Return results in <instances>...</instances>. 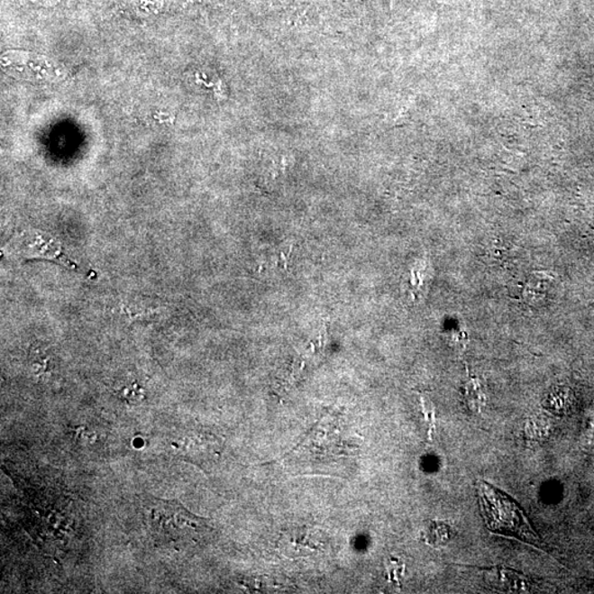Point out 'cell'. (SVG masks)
<instances>
[{"instance_id": "obj_7", "label": "cell", "mask_w": 594, "mask_h": 594, "mask_svg": "<svg viewBox=\"0 0 594 594\" xmlns=\"http://www.w3.org/2000/svg\"><path fill=\"white\" fill-rule=\"evenodd\" d=\"M451 529L445 524L433 523L432 527L428 529V543L432 545H445L451 539Z\"/></svg>"}, {"instance_id": "obj_3", "label": "cell", "mask_w": 594, "mask_h": 594, "mask_svg": "<svg viewBox=\"0 0 594 594\" xmlns=\"http://www.w3.org/2000/svg\"><path fill=\"white\" fill-rule=\"evenodd\" d=\"M179 455L197 466L216 461L221 455L222 443L217 436L207 432L194 431L186 434L176 443Z\"/></svg>"}, {"instance_id": "obj_6", "label": "cell", "mask_w": 594, "mask_h": 594, "mask_svg": "<svg viewBox=\"0 0 594 594\" xmlns=\"http://www.w3.org/2000/svg\"><path fill=\"white\" fill-rule=\"evenodd\" d=\"M464 399L473 413L480 414L487 404L486 392L480 379L471 377L464 384Z\"/></svg>"}, {"instance_id": "obj_1", "label": "cell", "mask_w": 594, "mask_h": 594, "mask_svg": "<svg viewBox=\"0 0 594 594\" xmlns=\"http://www.w3.org/2000/svg\"><path fill=\"white\" fill-rule=\"evenodd\" d=\"M144 517L150 531L162 542L201 543L213 532L206 518L196 516L178 501L151 498L144 504Z\"/></svg>"}, {"instance_id": "obj_2", "label": "cell", "mask_w": 594, "mask_h": 594, "mask_svg": "<svg viewBox=\"0 0 594 594\" xmlns=\"http://www.w3.org/2000/svg\"><path fill=\"white\" fill-rule=\"evenodd\" d=\"M477 490L482 516L489 531L541 548V537L534 531L525 514L512 498L484 480L477 481Z\"/></svg>"}, {"instance_id": "obj_8", "label": "cell", "mask_w": 594, "mask_h": 594, "mask_svg": "<svg viewBox=\"0 0 594 594\" xmlns=\"http://www.w3.org/2000/svg\"><path fill=\"white\" fill-rule=\"evenodd\" d=\"M421 402L424 417H425L427 425L428 438L432 441L433 434L435 433V409H434L433 404L429 399L422 397Z\"/></svg>"}, {"instance_id": "obj_4", "label": "cell", "mask_w": 594, "mask_h": 594, "mask_svg": "<svg viewBox=\"0 0 594 594\" xmlns=\"http://www.w3.org/2000/svg\"><path fill=\"white\" fill-rule=\"evenodd\" d=\"M14 244L16 251L23 256L47 258L62 262L69 268L77 267V264L69 260L67 254L63 253L59 244L47 234L24 233L17 237Z\"/></svg>"}, {"instance_id": "obj_5", "label": "cell", "mask_w": 594, "mask_h": 594, "mask_svg": "<svg viewBox=\"0 0 594 594\" xmlns=\"http://www.w3.org/2000/svg\"><path fill=\"white\" fill-rule=\"evenodd\" d=\"M486 571V581L493 588L508 592H527L531 582L522 573L506 567H492L483 569Z\"/></svg>"}]
</instances>
